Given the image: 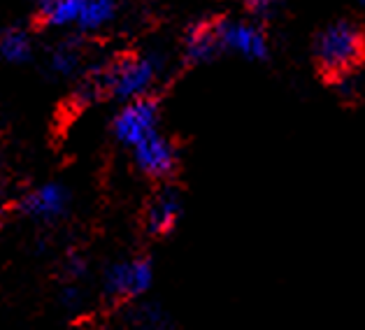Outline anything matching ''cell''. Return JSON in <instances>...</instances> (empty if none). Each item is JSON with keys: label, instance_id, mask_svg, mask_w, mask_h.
<instances>
[{"label": "cell", "instance_id": "5b68a950", "mask_svg": "<svg viewBox=\"0 0 365 330\" xmlns=\"http://www.w3.org/2000/svg\"><path fill=\"white\" fill-rule=\"evenodd\" d=\"M217 38L221 53H235L245 61H263L270 58V40L265 35L261 24L252 21H235V19H219L217 21Z\"/></svg>", "mask_w": 365, "mask_h": 330}, {"label": "cell", "instance_id": "7a4b0ae2", "mask_svg": "<svg viewBox=\"0 0 365 330\" xmlns=\"http://www.w3.org/2000/svg\"><path fill=\"white\" fill-rule=\"evenodd\" d=\"M365 58V33L356 21L328 24L314 40V61L328 77H346Z\"/></svg>", "mask_w": 365, "mask_h": 330}, {"label": "cell", "instance_id": "4fadbf2b", "mask_svg": "<svg viewBox=\"0 0 365 330\" xmlns=\"http://www.w3.org/2000/svg\"><path fill=\"white\" fill-rule=\"evenodd\" d=\"M0 56L10 63H24L31 58V38L21 29H5L0 33Z\"/></svg>", "mask_w": 365, "mask_h": 330}, {"label": "cell", "instance_id": "8992f818", "mask_svg": "<svg viewBox=\"0 0 365 330\" xmlns=\"http://www.w3.org/2000/svg\"><path fill=\"white\" fill-rule=\"evenodd\" d=\"M130 154L138 170L156 182L170 180L177 172V165H180V149L161 130L142 140L138 147L130 149Z\"/></svg>", "mask_w": 365, "mask_h": 330}, {"label": "cell", "instance_id": "ffe728a7", "mask_svg": "<svg viewBox=\"0 0 365 330\" xmlns=\"http://www.w3.org/2000/svg\"><path fill=\"white\" fill-rule=\"evenodd\" d=\"M361 5H365V0H361Z\"/></svg>", "mask_w": 365, "mask_h": 330}, {"label": "cell", "instance_id": "e0dca14e", "mask_svg": "<svg viewBox=\"0 0 365 330\" xmlns=\"http://www.w3.org/2000/svg\"><path fill=\"white\" fill-rule=\"evenodd\" d=\"M86 272H88V263H86V258H84V256L70 254V256L66 258L63 274H66V279H68V282L79 284V282H82V279L86 277Z\"/></svg>", "mask_w": 365, "mask_h": 330}, {"label": "cell", "instance_id": "ac0fdd59", "mask_svg": "<svg viewBox=\"0 0 365 330\" xmlns=\"http://www.w3.org/2000/svg\"><path fill=\"white\" fill-rule=\"evenodd\" d=\"M35 3H40V5H42V3H47V0H35Z\"/></svg>", "mask_w": 365, "mask_h": 330}, {"label": "cell", "instance_id": "ba28073f", "mask_svg": "<svg viewBox=\"0 0 365 330\" xmlns=\"http://www.w3.org/2000/svg\"><path fill=\"white\" fill-rule=\"evenodd\" d=\"M21 212L35 221H58L70 210V191L58 182H47L21 198Z\"/></svg>", "mask_w": 365, "mask_h": 330}, {"label": "cell", "instance_id": "52a82bcc", "mask_svg": "<svg viewBox=\"0 0 365 330\" xmlns=\"http://www.w3.org/2000/svg\"><path fill=\"white\" fill-rule=\"evenodd\" d=\"M184 214L182 193L175 186H163L154 193L145 212V230L151 237H168L180 226Z\"/></svg>", "mask_w": 365, "mask_h": 330}, {"label": "cell", "instance_id": "9c48e42d", "mask_svg": "<svg viewBox=\"0 0 365 330\" xmlns=\"http://www.w3.org/2000/svg\"><path fill=\"white\" fill-rule=\"evenodd\" d=\"M182 56L186 66H207L221 56L217 21H195L184 33Z\"/></svg>", "mask_w": 365, "mask_h": 330}, {"label": "cell", "instance_id": "7c38bea8", "mask_svg": "<svg viewBox=\"0 0 365 330\" xmlns=\"http://www.w3.org/2000/svg\"><path fill=\"white\" fill-rule=\"evenodd\" d=\"M117 10H119L117 0H86L77 31L98 33V31L108 29L114 21V16H117Z\"/></svg>", "mask_w": 365, "mask_h": 330}, {"label": "cell", "instance_id": "5bb4252c", "mask_svg": "<svg viewBox=\"0 0 365 330\" xmlns=\"http://www.w3.org/2000/svg\"><path fill=\"white\" fill-rule=\"evenodd\" d=\"M79 61H82V51L75 42H63L51 51L49 56V70L54 75L61 77H70L79 68Z\"/></svg>", "mask_w": 365, "mask_h": 330}, {"label": "cell", "instance_id": "d6986e66", "mask_svg": "<svg viewBox=\"0 0 365 330\" xmlns=\"http://www.w3.org/2000/svg\"><path fill=\"white\" fill-rule=\"evenodd\" d=\"M0 224H3V214H0Z\"/></svg>", "mask_w": 365, "mask_h": 330}, {"label": "cell", "instance_id": "8fae6325", "mask_svg": "<svg viewBox=\"0 0 365 330\" xmlns=\"http://www.w3.org/2000/svg\"><path fill=\"white\" fill-rule=\"evenodd\" d=\"M86 0H47L40 5L42 24L51 29H77Z\"/></svg>", "mask_w": 365, "mask_h": 330}, {"label": "cell", "instance_id": "277c9868", "mask_svg": "<svg viewBox=\"0 0 365 330\" xmlns=\"http://www.w3.org/2000/svg\"><path fill=\"white\" fill-rule=\"evenodd\" d=\"M161 123V105L154 96L121 103L119 112L112 119V135L121 147H138L142 140L158 133Z\"/></svg>", "mask_w": 365, "mask_h": 330}, {"label": "cell", "instance_id": "2e32d148", "mask_svg": "<svg viewBox=\"0 0 365 330\" xmlns=\"http://www.w3.org/2000/svg\"><path fill=\"white\" fill-rule=\"evenodd\" d=\"M58 300H61V305H63V309L77 311V309L84 307V291H82V287H79V284L68 282L66 287H63V291H61Z\"/></svg>", "mask_w": 365, "mask_h": 330}, {"label": "cell", "instance_id": "3957f363", "mask_svg": "<svg viewBox=\"0 0 365 330\" xmlns=\"http://www.w3.org/2000/svg\"><path fill=\"white\" fill-rule=\"evenodd\" d=\"M154 263L147 256H130L114 261L103 272V296L117 305L145 300L154 287Z\"/></svg>", "mask_w": 365, "mask_h": 330}, {"label": "cell", "instance_id": "30bf717a", "mask_svg": "<svg viewBox=\"0 0 365 330\" xmlns=\"http://www.w3.org/2000/svg\"><path fill=\"white\" fill-rule=\"evenodd\" d=\"M123 328L126 330H165L170 328V321L161 305L149 300H138L126 305L123 311Z\"/></svg>", "mask_w": 365, "mask_h": 330}, {"label": "cell", "instance_id": "44dd1931", "mask_svg": "<svg viewBox=\"0 0 365 330\" xmlns=\"http://www.w3.org/2000/svg\"><path fill=\"white\" fill-rule=\"evenodd\" d=\"M165 330H173V328H165Z\"/></svg>", "mask_w": 365, "mask_h": 330}, {"label": "cell", "instance_id": "9a60e30c", "mask_svg": "<svg viewBox=\"0 0 365 330\" xmlns=\"http://www.w3.org/2000/svg\"><path fill=\"white\" fill-rule=\"evenodd\" d=\"M282 5H284L282 0H245V10L256 24L277 19L282 12Z\"/></svg>", "mask_w": 365, "mask_h": 330}, {"label": "cell", "instance_id": "6da1fadb", "mask_svg": "<svg viewBox=\"0 0 365 330\" xmlns=\"http://www.w3.org/2000/svg\"><path fill=\"white\" fill-rule=\"evenodd\" d=\"M165 70V58L156 51L135 53V56H121L108 66L93 68L84 77L79 96L84 103L98 100L110 96L119 103L138 100V98L151 96L154 86L161 82Z\"/></svg>", "mask_w": 365, "mask_h": 330}]
</instances>
